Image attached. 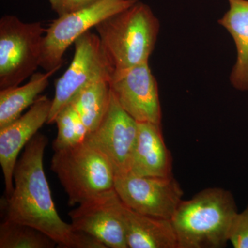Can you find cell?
<instances>
[{"instance_id": "6da1fadb", "label": "cell", "mask_w": 248, "mask_h": 248, "mask_svg": "<svg viewBox=\"0 0 248 248\" xmlns=\"http://www.w3.org/2000/svg\"><path fill=\"white\" fill-rule=\"evenodd\" d=\"M48 140L37 133L25 146L14 172V190L1 201L4 219L33 227L60 248H107L97 239L77 231L60 217L44 169Z\"/></svg>"}, {"instance_id": "7a4b0ae2", "label": "cell", "mask_w": 248, "mask_h": 248, "mask_svg": "<svg viewBox=\"0 0 248 248\" xmlns=\"http://www.w3.org/2000/svg\"><path fill=\"white\" fill-rule=\"evenodd\" d=\"M237 213L231 192L220 187H209L183 200L171 218L178 248L225 247Z\"/></svg>"}, {"instance_id": "3957f363", "label": "cell", "mask_w": 248, "mask_h": 248, "mask_svg": "<svg viewBox=\"0 0 248 248\" xmlns=\"http://www.w3.org/2000/svg\"><path fill=\"white\" fill-rule=\"evenodd\" d=\"M94 29L114 68L122 70L148 62L159 36L160 23L151 7L140 0Z\"/></svg>"}, {"instance_id": "277c9868", "label": "cell", "mask_w": 248, "mask_h": 248, "mask_svg": "<svg viewBox=\"0 0 248 248\" xmlns=\"http://www.w3.org/2000/svg\"><path fill=\"white\" fill-rule=\"evenodd\" d=\"M50 169L66 192L71 206L115 189V173L110 161L86 140L55 151Z\"/></svg>"}, {"instance_id": "5b68a950", "label": "cell", "mask_w": 248, "mask_h": 248, "mask_svg": "<svg viewBox=\"0 0 248 248\" xmlns=\"http://www.w3.org/2000/svg\"><path fill=\"white\" fill-rule=\"evenodd\" d=\"M46 29L14 16L0 19V90L14 87L40 66Z\"/></svg>"}, {"instance_id": "8992f818", "label": "cell", "mask_w": 248, "mask_h": 248, "mask_svg": "<svg viewBox=\"0 0 248 248\" xmlns=\"http://www.w3.org/2000/svg\"><path fill=\"white\" fill-rule=\"evenodd\" d=\"M140 0H98L71 14L58 17L46 29L40 66L45 71L60 69L68 47L80 36L108 17Z\"/></svg>"}, {"instance_id": "52a82bcc", "label": "cell", "mask_w": 248, "mask_h": 248, "mask_svg": "<svg viewBox=\"0 0 248 248\" xmlns=\"http://www.w3.org/2000/svg\"><path fill=\"white\" fill-rule=\"evenodd\" d=\"M71 64L55 84V96L47 124L55 123L63 108L86 86L99 80H110L114 68L97 34L88 31L74 42Z\"/></svg>"}, {"instance_id": "ba28073f", "label": "cell", "mask_w": 248, "mask_h": 248, "mask_svg": "<svg viewBox=\"0 0 248 248\" xmlns=\"http://www.w3.org/2000/svg\"><path fill=\"white\" fill-rule=\"evenodd\" d=\"M115 190L128 208L164 219L171 220L184 195L180 184L173 176L141 177L130 172L115 176Z\"/></svg>"}, {"instance_id": "9c48e42d", "label": "cell", "mask_w": 248, "mask_h": 248, "mask_svg": "<svg viewBox=\"0 0 248 248\" xmlns=\"http://www.w3.org/2000/svg\"><path fill=\"white\" fill-rule=\"evenodd\" d=\"M109 84L121 107L137 122L161 125L159 88L148 62L114 70Z\"/></svg>"}, {"instance_id": "30bf717a", "label": "cell", "mask_w": 248, "mask_h": 248, "mask_svg": "<svg viewBox=\"0 0 248 248\" xmlns=\"http://www.w3.org/2000/svg\"><path fill=\"white\" fill-rule=\"evenodd\" d=\"M138 135V122L122 108L112 93L107 113L86 140L107 158L117 176L130 172Z\"/></svg>"}, {"instance_id": "8fae6325", "label": "cell", "mask_w": 248, "mask_h": 248, "mask_svg": "<svg viewBox=\"0 0 248 248\" xmlns=\"http://www.w3.org/2000/svg\"><path fill=\"white\" fill-rule=\"evenodd\" d=\"M122 202L115 189L79 204L68 213L77 231L91 235L110 248H128Z\"/></svg>"}, {"instance_id": "7c38bea8", "label": "cell", "mask_w": 248, "mask_h": 248, "mask_svg": "<svg viewBox=\"0 0 248 248\" xmlns=\"http://www.w3.org/2000/svg\"><path fill=\"white\" fill-rule=\"evenodd\" d=\"M51 107L52 100L46 95L40 96L25 114L0 128V164L6 197L14 190V172L19 153L47 124Z\"/></svg>"}, {"instance_id": "4fadbf2b", "label": "cell", "mask_w": 248, "mask_h": 248, "mask_svg": "<svg viewBox=\"0 0 248 248\" xmlns=\"http://www.w3.org/2000/svg\"><path fill=\"white\" fill-rule=\"evenodd\" d=\"M172 156L163 136L161 125L138 122L136 146L130 172L141 177L172 176Z\"/></svg>"}, {"instance_id": "5bb4252c", "label": "cell", "mask_w": 248, "mask_h": 248, "mask_svg": "<svg viewBox=\"0 0 248 248\" xmlns=\"http://www.w3.org/2000/svg\"><path fill=\"white\" fill-rule=\"evenodd\" d=\"M121 210L128 248H178L177 234L170 219L141 215L123 202Z\"/></svg>"}, {"instance_id": "9a60e30c", "label": "cell", "mask_w": 248, "mask_h": 248, "mask_svg": "<svg viewBox=\"0 0 248 248\" xmlns=\"http://www.w3.org/2000/svg\"><path fill=\"white\" fill-rule=\"evenodd\" d=\"M229 9L218 20L232 37L236 60L230 81L235 89L248 91V0H227Z\"/></svg>"}, {"instance_id": "2e32d148", "label": "cell", "mask_w": 248, "mask_h": 248, "mask_svg": "<svg viewBox=\"0 0 248 248\" xmlns=\"http://www.w3.org/2000/svg\"><path fill=\"white\" fill-rule=\"evenodd\" d=\"M59 69L35 73L27 84L0 90V128L17 120L26 109L33 105Z\"/></svg>"}, {"instance_id": "e0dca14e", "label": "cell", "mask_w": 248, "mask_h": 248, "mask_svg": "<svg viewBox=\"0 0 248 248\" xmlns=\"http://www.w3.org/2000/svg\"><path fill=\"white\" fill-rule=\"evenodd\" d=\"M111 94L109 80H99L81 89L70 102L81 117L88 135L97 128L107 113Z\"/></svg>"}, {"instance_id": "ac0fdd59", "label": "cell", "mask_w": 248, "mask_h": 248, "mask_svg": "<svg viewBox=\"0 0 248 248\" xmlns=\"http://www.w3.org/2000/svg\"><path fill=\"white\" fill-rule=\"evenodd\" d=\"M50 236L33 227L4 219L0 224V248H53Z\"/></svg>"}, {"instance_id": "d6986e66", "label": "cell", "mask_w": 248, "mask_h": 248, "mask_svg": "<svg viewBox=\"0 0 248 248\" xmlns=\"http://www.w3.org/2000/svg\"><path fill=\"white\" fill-rule=\"evenodd\" d=\"M54 124L58 127V135L53 143L54 152L76 146L87 138V130L71 103L59 112Z\"/></svg>"}, {"instance_id": "ffe728a7", "label": "cell", "mask_w": 248, "mask_h": 248, "mask_svg": "<svg viewBox=\"0 0 248 248\" xmlns=\"http://www.w3.org/2000/svg\"><path fill=\"white\" fill-rule=\"evenodd\" d=\"M229 242L234 248H248V205L242 213H237L230 229Z\"/></svg>"}, {"instance_id": "44dd1931", "label": "cell", "mask_w": 248, "mask_h": 248, "mask_svg": "<svg viewBox=\"0 0 248 248\" xmlns=\"http://www.w3.org/2000/svg\"><path fill=\"white\" fill-rule=\"evenodd\" d=\"M52 9L58 17L71 14L93 4L98 0H49Z\"/></svg>"}]
</instances>
